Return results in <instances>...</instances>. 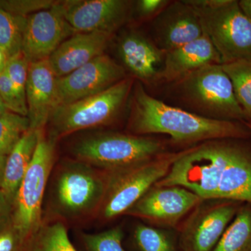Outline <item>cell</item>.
<instances>
[{"label": "cell", "instance_id": "1", "mask_svg": "<svg viewBox=\"0 0 251 251\" xmlns=\"http://www.w3.org/2000/svg\"><path fill=\"white\" fill-rule=\"evenodd\" d=\"M130 127L135 135L166 134L182 143L242 139L251 133L239 122L209 118L163 103L140 83L132 97Z\"/></svg>", "mask_w": 251, "mask_h": 251}, {"label": "cell", "instance_id": "2", "mask_svg": "<svg viewBox=\"0 0 251 251\" xmlns=\"http://www.w3.org/2000/svg\"><path fill=\"white\" fill-rule=\"evenodd\" d=\"M237 146L230 140H216L186 150L155 186H181L204 201L214 200Z\"/></svg>", "mask_w": 251, "mask_h": 251}, {"label": "cell", "instance_id": "3", "mask_svg": "<svg viewBox=\"0 0 251 251\" xmlns=\"http://www.w3.org/2000/svg\"><path fill=\"white\" fill-rule=\"evenodd\" d=\"M199 18L203 32L222 64L251 61V20L237 0H184Z\"/></svg>", "mask_w": 251, "mask_h": 251}, {"label": "cell", "instance_id": "4", "mask_svg": "<svg viewBox=\"0 0 251 251\" xmlns=\"http://www.w3.org/2000/svg\"><path fill=\"white\" fill-rule=\"evenodd\" d=\"M165 150L164 144L156 138L103 132L81 138L74 144L72 152L77 161L108 172L148 161Z\"/></svg>", "mask_w": 251, "mask_h": 251}, {"label": "cell", "instance_id": "5", "mask_svg": "<svg viewBox=\"0 0 251 251\" xmlns=\"http://www.w3.org/2000/svg\"><path fill=\"white\" fill-rule=\"evenodd\" d=\"M51 203L54 212L77 219L99 211L106 189V173L80 161H67L54 174Z\"/></svg>", "mask_w": 251, "mask_h": 251}, {"label": "cell", "instance_id": "6", "mask_svg": "<svg viewBox=\"0 0 251 251\" xmlns=\"http://www.w3.org/2000/svg\"><path fill=\"white\" fill-rule=\"evenodd\" d=\"M184 151L165 152L143 163L106 172V189L99 210L102 219L110 220L125 214L166 176L172 165Z\"/></svg>", "mask_w": 251, "mask_h": 251}, {"label": "cell", "instance_id": "7", "mask_svg": "<svg viewBox=\"0 0 251 251\" xmlns=\"http://www.w3.org/2000/svg\"><path fill=\"white\" fill-rule=\"evenodd\" d=\"M55 138L41 133L13 206L11 225L23 244L41 224L43 200L55 156Z\"/></svg>", "mask_w": 251, "mask_h": 251}, {"label": "cell", "instance_id": "8", "mask_svg": "<svg viewBox=\"0 0 251 251\" xmlns=\"http://www.w3.org/2000/svg\"><path fill=\"white\" fill-rule=\"evenodd\" d=\"M133 81L126 77L108 90L73 103L60 105L52 112L49 135L57 138L80 130L101 126L111 122L125 105Z\"/></svg>", "mask_w": 251, "mask_h": 251}, {"label": "cell", "instance_id": "9", "mask_svg": "<svg viewBox=\"0 0 251 251\" xmlns=\"http://www.w3.org/2000/svg\"><path fill=\"white\" fill-rule=\"evenodd\" d=\"M177 82L183 97L203 116L226 121L249 122L221 64L204 66Z\"/></svg>", "mask_w": 251, "mask_h": 251}, {"label": "cell", "instance_id": "10", "mask_svg": "<svg viewBox=\"0 0 251 251\" xmlns=\"http://www.w3.org/2000/svg\"><path fill=\"white\" fill-rule=\"evenodd\" d=\"M241 205V202L227 200L203 201L189 214L180 229V250H214Z\"/></svg>", "mask_w": 251, "mask_h": 251}, {"label": "cell", "instance_id": "11", "mask_svg": "<svg viewBox=\"0 0 251 251\" xmlns=\"http://www.w3.org/2000/svg\"><path fill=\"white\" fill-rule=\"evenodd\" d=\"M204 200L178 186H153L125 214L150 224L176 227Z\"/></svg>", "mask_w": 251, "mask_h": 251}, {"label": "cell", "instance_id": "12", "mask_svg": "<svg viewBox=\"0 0 251 251\" xmlns=\"http://www.w3.org/2000/svg\"><path fill=\"white\" fill-rule=\"evenodd\" d=\"M125 78L123 66L107 54H101L65 76L57 78L59 105L100 93Z\"/></svg>", "mask_w": 251, "mask_h": 251}, {"label": "cell", "instance_id": "13", "mask_svg": "<svg viewBox=\"0 0 251 251\" xmlns=\"http://www.w3.org/2000/svg\"><path fill=\"white\" fill-rule=\"evenodd\" d=\"M63 16L75 33L112 34L129 16L130 1L125 0L59 1Z\"/></svg>", "mask_w": 251, "mask_h": 251}, {"label": "cell", "instance_id": "14", "mask_svg": "<svg viewBox=\"0 0 251 251\" xmlns=\"http://www.w3.org/2000/svg\"><path fill=\"white\" fill-rule=\"evenodd\" d=\"M75 34L63 16L59 1L26 18L22 52L30 62L49 59L64 41Z\"/></svg>", "mask_w": 251, "mask_h": 251}, {"label": "cell", "instance_id": "15", "mask_svg": "<svg viewBox=\"0 0 251 251\" xmlns=\"http://www.w3.org/2000/svg\"><path fill=\"white\" fill-rule=\"evenodd\" d=\"M157 47L165 53L199 39L204 34L199 18L183 1L169 3L153 23Z\"/></svg>", "mask_w": 251, "mask_h": 251}, {"label": "cell", "instance_id": "16", "mask_svg": "<svg viewBox=\"0 0 251 251\" xmlns=\"http://www.w3.org/2000/svg\"><path fill=\"white\" fill-rule=\"evenodd\" d=\"M57 78L49 59L29 63L26 103L31 129L43 130L58 106Z\"/></svg>", "mask_w": 251, "mask_h": 251}, {"label": "cell", "instance_id": "17", "mask_svg": "<svg viewBox=\"0 0 251 251\" xmlns=\"http://www.w3.org/2000/svg\"><path fill=\"white\" fill-rule=\"evenodd\" d=\"M112 34L75 33L64 41L49 57L57 77L65 76L104 54Z\"/></svg>", "mask_w": 251, "mask_h": 251}, {"label": "cell", "instance_id": "18", "mask_svg": "<svg viewBox=\"0 0 251 251\" xmlns=\"http://www.w3.org/2000/svg\"><path fill=\"white\" fill-rule=\"evenodd\" d=\"M211 64H222V61L204 33L199 39L166 53L161 77L167 81H177Z\"/></svg>", "mask_w": 251, "mask_h": 251}, {"label": "cell", "instance_id": "19", "mask_svg": "<svg viewBox=\"0 0 251 251\" xmlns=\"http://www.w3.org/2000/svg\"><path fill=\"white\" fill-rule=\"evenodd\" d=\"M118 54L124 68L142 80L157 76L156 65L166 54L140 33L130 31L119 41Z\"/></svg>", "mask_w": 251, "mask_h": 251}, {"label": "cell", "instance_id": "20", "mask_svg": "<svg viewBox=\"0 0 251 251\" xmlns=\"http://www.w3.org/2000/svg\"><path fill=\"white\" fill-rule=\"evenodd\" d=\"M215 199L251 204V152L239 145L223 174Z\"/></svg>", "mask_w": 251, "mask_h": 251}, {"label": "cell", "instance_id": "21", "mask_svg": "<svg viewBox=\"0 0 251 251\" xmlns=\"http://www.w3.org/2000/svg\"><path fill=\"white\" fill-rule=\"evenodd\" d=\"M42 132L43 130L29 128L6 157L4 178L0 189L13 204Z\"/></svg>", "mask_w": 251, "mask_h": 251}, {"label": "cell", "instance_id": "22", "mask_svg": "<svg viewBox=\"0 0 251 251\" xmlns=\"http://www.w3.org/2000/svg\"><path fill=\"white\" fill-rule=\"evenodd\" d=\"M23 251H77L61 221L41 222L37 229L26 239Z\"/></svg>", "mask_w": 251, "mask_h": 251}, {"label": "cell", "instance_id": "23", "mask_svg": "<svg viewBox=\"0 0 251 251\" xmlns=\"http://www.w3.org/2000/svg\"><path fill=\"white\" fill-rule=\"evenodd\" d=\"M212 251H251V204H242Z\"/></svg>", "mask_w": 251, "mask_h": 251}, {"label": "cell", "instance_id": "24", "mask_svg": "<svg viewBox=\"0 0 251 251\" xmlns=\"http://www.w3.org/2000/svg\"><path fill=\"white\" fill-rule=\"evenodd\" d=\"M221 65L231 81L238 103L251 121V61L237 60Z\"/></svg>", "mask_w": 251, "mask_h": 251}, {"label": "cell", "instance_id": "25", "mask_svg": "<svg viewBox=\"0 0 251 251\" xmlns=\"http://www.w3.org/2000/svg\"><path fill=\"white\" fill-rule=\"evenodd\" d=\"M26 18L16 16L0 7V48L8 59L22 51Z\"/></svg>", "mask_w": 251, "mask_h": 251}, {"label": "cell", "instance_id": "26", "mask_svg": "<svg viewBox=\"0 0 251 251\" xmlns=\"http://www.w3.org/2000/svg\"><path fill=\"white\" fill-rule=\"evenodd\" d=\"M29 128L27 117L9 111L0 116V156H7Z\"/></svg>", "mask_w": 251, "mask_h": 251}, {"label": "cell", "instance_id": "27", "mask_svg": "<svg viewBox=\"0 0 251 251\" xmlns=\"http://www.w3.org/2000/svg\"><path fill=\"white\" fill-rule=\"evenodd\" d=\"M134 239L140 251H179L173 234L164 229L138 224Z\"/></svg>", "mask_w": 251, "mask_h": 251}, {"label": "cell", "instance_id": "28", "mask_svg": "<svg viewBox=\"0 0 251 251\" xmlns=\"http://www.w3.org/2000/svg\"><path fill=\"white\" fill-rule=\"evenodd\" d=\"M29 63L30 62L21 51L8 59L4 70L18 97L26 104V86Z\"/></svg>", "mask_w": 251, "mask_h": 251}, {"label": "cell", "instance_id": "29", "mask_svg": "<svg viewBox=\"0 0 251 251\" xmlns=\"http://www.w3.org/2000/svg\"><path fill=\"white\" fill-rule=\"evenodd\" d=\"M123 238L122 227L116 226L99 233L84 234L83 241L87 251H126Z\"/></svg>", "mask_w": 251, "mask_h": 251}, {"label": "cell", "instance_id": "30", "mask_svg": "<svg viewBox=\"0 0 251 251\" xmlns=\"http://www.w3.org/2000/svg\"><path fill=\"white\" fill-rule=\"evenodd\" d=\"M55 3L51 0H0V7L16 16L27 17L50 9Z\"/></svg>", "mask_w": 251, "mask_h": 251}, {"label": "cell", "instance_id": "31", "mask_svg": "<svg viewBox=\"0 0 251 251\" xmlns=\"http://www.w3.org/2000/svg\"><path fill=\"white\" fill-rule=\"evenodd\" d=\"M0 97L8 111L27 117V104L18 97L5 72L0 74Z\"/></svg>", "mask_w": 251, "mask_h": 251}, {"label": "cell", "instance_id": "32", "mask_svg": "<svg viewBox=\"0 0 251 251\" xmlns=\"http://www.w3.org/2000/svg\"><path fill=\"white\" fill-rule=\"evenodd\" d=\"M166 0H140L137 1L136 10L140 17L147 18L157 16L169 4Z\"/></svg>", "mask_w": 251, "mask_h": 251}, {"label": "cell", "instance_id": "33", "mask_svg": "<svg viewBox=\"0 0 251 251\" xmlns=\"http://www.w3.org/2000/svg\"><path fill=\"white\" fill-rule=\"evenodd\" d=\"M23 243L11 225L0 232V251H16Z\"/></svg>", "mask_w": 251, "mask_h": 251}, {"label": "cell", "instance_id": "34", "mask_svg": "<svg viewBox=\"0 0 251 251\" xmlns=\"http://www.w3.org/2000/svg\"><path fill=\"white\" fill-rule=\"evenodd\" d=\"M13 206V203L0 189V229L6 226L9 221H11Z\"/></svg>", "mask_w": 251, "mask_h": 251}, {"label": "cell", "instance_id": "35", "mask_svg": "<svg viewBox=\"0 0 251 251\" xmlns=\"http://www.w3.org/2000/svg\"><path fill=\"white\" fill-rule=\"evenodd\" d=\"M239 5L243 12L251 20V0H240L239 1Z\"/></svg>", "mask_w": 251, "mask_h": 251}, {"label": "cell", "instance_id": "36", "mask_svg": "<svg viewBox=\"0 0 251 251\" xmlns=\"http://www.w3.org/2000/svg\"><path fill=\"white\" fill-rule=\"evenodd\" d=\"M8 57L4 50L0 48V74L4 72L6 63H7Z\"/></svg>", "mask_w": 251, "mask_h": 251}, {"label": "cell", "instance_id": "37", "mask_svg": "<svg viewBox=\"0 0 251 251\" xmlns=\"http://www.w3.org/2000/svg\"><path fill=\"white\" fill-rule=\"evenodd\" d=\"M6 157L0 156V188L2 184L3 178H4L5 163H6Z\"/></svg>", "mask_w": 251, "mask_h": 251}, {"label": "cell", "instance_id": "38", "mask_svg": "<svg viewBox=\"0 0 251 251\" xmlns=\"http://www.w3.org/2000/svg\"><path fill=\"white\" fill-rule=\"evenodd\" d=\"M7 109L5 107L4 103H3L2 100H1V97H0V116L4 114L5 112H7Z\"/></svg>", "mask_w": 251, "mask_h": 251}, {"label": "cell", "instance_id": "39", "mask_svg": "<svg viewBox=\"0 0 251 251\" xmlns=\"http://www.w3.org/2000/svg\"><path fill=\"white\" fill-rule=\"evenodd\" d=\"M245 125L247 126L249 129L251 131V121L245 122Z\"/></svg>", "mask_w": 251, "mask_h": 251}]
</instances>
